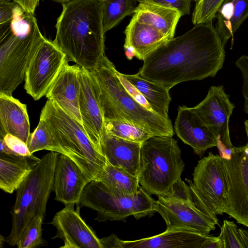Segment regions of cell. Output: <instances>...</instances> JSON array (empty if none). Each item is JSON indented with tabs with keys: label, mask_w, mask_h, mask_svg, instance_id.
Returning <instances> with one entry per match:
<instances>
[{
	"label": "cell",
	"mask_w": 248,
	"mask_h": 248,
	"mask_svg": "<svg viewBox=\"0 0 248 248\" xmlns=\"http://www.w3.org/2000/svg\"><path fill=\"white\" fill-rule=\"evenodd\" d=\"M40 118L47 125L59 153L74 161L91 181L97 180L107 158L91 141L82 124L49 100Z\"/></svg>",
	"instance_id": "cell-5"
},
{
	"label": "cell",
	"mask_w": 248,
	"mask_h": 248,
	"mask_svg": "<svg viewBox=\"0 0 248 248\" xmlns=\"http://www.w3.org/2000/svg\"><path fill=\"white\" fill-rule=\"evenodd\" d=\"M184 169L181 150L172 136H152L141 143L139 183L150 195L170 196Z\"/></svg>",
	"instance_id": "cell-6"
},
{
	"label": "cell",
	"mask_w": 248,
	"mask_h": 248,
	"mask_svg": "<svg viewBox=\"0 0 248 248\" xmlns=\"http://www.w3.org/2000/svg\"><path fill=\"white\" fill-rule=\"evenodd\" d=\"M17 4L14 0H0V25L11 21Z\"/></svg>",
	"instance_id": "cell-38"
},
{
	"label": "cell",
	"mask_w": 248,
	"mask_h": 248,
	"mask_svg": "<svg viewBox=\"0 0 248 248\" xmlns=\"http://www.w3.org/2000/svg\"><path fill=\"white\" fill-rule=\"evenodd\" d=\"M30 153L47 150L59 153L52 136L46 122L40 117L38 124L33 132L30 134L27 143Z\"/></svg>",
	"instance_id": "cell-31"
},
{
	"label": "cell",
	"mask_w": 248,
	"mask_h": 248,
	"mask_svg": "<svg viewBox=\"0 0 248 248\" xmlns=\"http://www.w3.org/2000/svg\"><path fill=\"white\" fill-rule=\"evenodd\" d=\"M117 71L106 55L90 71L98 84L105 121H126L144 128L155 136H173L170 120L161 117L137 101L123 86Z\"/></svg>",
	"instance_id": "cell-4"
},
{
	"label": "cell",
	"mask_w": 248,
	"mask_h": 248,
	"mask_svg": "<svg viewBox=\"0 0 248 248\" xmlns=\"http://www.w3.org/2000/svg\"><path fill=\"white\" fill-rule=\"evenodd\" d=\"M44 218L43 216L37 215L26 224L17 243L18 248H36L47 245L42 235Z\"/></svg>",
	"instance_id": "cell-30"
},
{
	"label": "cell",
	"mask_w": 248,
	"mask_h": 248,
	"mask_svg": "<svg viewBox=\"0 0 248 248\" xmlns=\"http://www.w3.org/2000/svg\"><path fill=\"white\" fill-rule=\"evenodd\" d=\"M141 143L106 133L101 151L111 165L138 176Z\"/></svg>",
	"instance_id": "cell-21"
},
{
	"label": "cell",
	"mask_w": 248,
	"mask_h": 248,
	"mask_svg": "<svg viewBox=\"0 0 248 248\" xmlns=\"http://www.w3.org/2000/svg\"><path fill=\"white\" fill-rule=\"evenodd\" d=\"M45 39L34 14L17 5L11 21L0 25V93L12 95Z\"/></svg>",
	"instance_id": "cell-3"
},
{
	"label": "cell",
	"mask_w": 248,
	"mask_h": 248,
	"mask_svg": "<svg viewBox=\"0 0 248 248\" xmlns=\"http://www.w3.org/2000/svg\"><path fill=\"white\" fill-rule=\"evenodd\" d=\"M158 198L155 211L162 217L168 229H183L209 235L219 225L218 221L206 215L196 206L191 195L183 198L172 195Z\"/></svg>",
	"instance_id": "cell-12"
},
{
	"label": "cell",
	"mask_w": 248,
	"mask_h": 248,
	"mask_svg": "<svg viewBox=\"0 0 248 248\" xmlns=\"http://www.w3.org/2000/svg\"><path fill=\"white\" fill-rule=\"evenodd\" d=\"M26 12L34 14L39 0H14Z\"/></svg>",
	"instance_id": "cell-40"
},
{
	"label": "cell",
	"mask_w": 248,
	"mask_h": 248,
	"mask_svg": "<svg viewBox=\"0 0 248 248\" xmlns=\"http://www.w3.org/2000/svg\"><path fill=\"white\" fill-rule=\"evenodd\" d=\"M245 132L247 137V144H248V126L247 127L245 130Z\"/></svg>",
	"instance_id": "cell-43"
},
{
	"label": "cell",
	"mask_w": 248,
	"mask_h": 248,
	"mask_svg": "<svg viewBox=\"0 0 248 248\" xmlns=\"http://www.w3.org/2000/svg\"><path fill=\"white\" fill-rule=\"evenodd\" d=\"M193 0H137L139 3L150 2L176 10L181 13L182 16L190 14L191 3Z\"/></svg>",
	"instance_id": "cell-36"
},
{
	"label": "cell",
	"mask_w": 248,
	"mask_h": 248,
	"mask_svg": "<svg viewBox=\"0 0 248 248\" xmlns=\"http://www.w3.org/2000/svg\"><path fill=\"white\" fill-rule=\"evenodd\" d=\"M208 235L183 229H168L138 240H120L122 248H201Z\"/></svg>",
	"instance_id": "cell-20"
},
{
	"label": "cell",
	"mask_w": 248,
	"mask_h": 248,
	"mask_svg": "<svg viewBox=\"0 0 248 248\" xmlns=\"http://www.w3.org/2000/svg\"><path fill=\"white\" fill-rule=\"evenodd\" d=\"M58 152L44 155L16 190L13 207L12 228L3 242L16 246L26 224L35 216L45 217L46 204L53 191L54 171Z\"/></svg>",
	"instance_id": "cell-7"
},
{
	"label": "cell",
	"mask_w": 248,
	"mask_h": 248,
	"mask_svg": "<svg viewBox=\"0 0 248 248\" xmlns=\"http://www.w3.org/2000/svg\"><path fill=\"white\" fill-rule=\"evenodd\" d=\"M234 108L222 85L211 86L205 98L193 108L217 139V147L223 158L231 155L233 146L230 136L229 121Z\"/></svg>",
	"instance_id": "cell-11"
},
{
	"label": "cell",
	"mask_w": 248,
	"mask_h": 248,
	"mask_svg": "<svg viewBox=\"0 0 248 248\" xmlns=\"http://www.w3.org/2000/svg\"><path fill=\"white\" fill-rule=\"evenodd\" d=\"M125 54L131 60L133 57L144 61L148 55L168 39L157 29L132 18L124 31Z\"/></svg>",
	"instance_id": "cell-19"
},
{
	"label": "cell",
	"mask_w": 248,
	"mask_h": 248,
	"mask_svg": "<svg viewBox=\"0 0 248 248\" xmlns=\"http://www.w3.org/2000/svg\"><path fill=\"white\" fill-rule=\"evenodd\" d=\"M188 182L192 200L206 215L218 221L217 216L225 213L229 181L224 158L212 152L198 161Z\"/></svg>",
	"instance_id": "cell-9"
},
{
	"label": "cell",
	"mask_w": 248,
	"mask_h": 248,
	"mask_svg": "<svg viewBox=\"0 0 248 248\" xmlns=\"http://www.w3.org/2000/svg\"><path fill=\"white\" fill-rule=\"evenodd\" d=\"M235 64L242 75L243 84L241 92L244 99L243 109L248 114V55L241 56Z\"/></svg>",
	"instance_id": "cell-34"
},
{
	"label": "cell",
	"mask_w": 248,
	"mask_h": 248,
	"mask_svg": "<svg viewBox=\"0 0 248 248\" xmlns=\"http://www.w3.org/2000/svg\"><path fill=\"white\" fill-rule=\"evenodd\" d=\"M224 0H196L192 16L195 25L213 22L217 13Z\"/></svg>",
	"instance_id": "cell-33"
},
{
	"label": "cell",
	"mask_w": 248,
	"mask_h": 248,
	"mask_svg": "<svg viewBox=\"0 0 248 248\" xmlns=\"http://www.w3.org/2000/svg\"><path fill=\"white\" fill-rule=\"evenodd\" d=\"M80 68L76 64L66 63L46 97L82 123L79 108Z\"/></svg>",
	"instance_id": "cell-18"
},
{
	"label": "cell",
	"mask_w": 248,
	"mask_h": 248,
	"mask_svg": "<svg viewBox=\"0 0 248 248\" xmlns=\"http://www.w3.org/2000/svg\"><path fill=\"white\" fill-rule=\"evenodd\" d=\"M74 206L65 205L54 216L50 224L57 232L52 239H62L64 244L61 248H103L100 239Z\"/></svg>",
	"instance_id": "cell-15"
},
{
	"label": "cell",
	"mask_w": 248,
	"mask_h": 248,
	"mask_svg": "<svg viewBox=\"0 0 248 248\" xmlns=\"http://www.w3.org/2000/svg\"><path fill=\"white\" fill-rule=\"evenodd\" d=\"M225 56L212 22L202 23L164 43L143 61L137 74L170 90L182 82L215 77Z\"/></svg>",
	"instance_id": "cell-1"
},
{
	"label": "cell",
	"mask_w": 248,
	"mask_h": 248,
	"mask_svg": "<svg viewBox=\"0 0 248 248\" xmlns=\"http://www.w3.org/2000/svg\"><path fill=\"white\" fill-rule=\"evenodd\" d=\"M41 160L33 154L28 156L0 154V188L12 194Z\"/></svg>",
	"instance_id": "cell-23"
},
{
	"label": "cell",
	"mask_w": 248,
	"mask_h": 248,
	"mask_svg": "<svg viewBox=\"0 0 248 248\" xmlns=\"http://www.w3.org/2000/svg\"><path fill=\"white\" fill-rule=\"evenodd\" d=\"M79 108L82 124L91 141L101 152L106 128L98 84L91 72L82 67L79 72Z\"/></svg>",
	"instance_id": "cell-14"
},
{
	"label": "cell",
	"mask_w": 248,
	"mask_h": 248,
	"mask_svg": "<svg viewBox=\"0 0 248 248\" xmlns=\"http://www.w3.org/2000/svg\"><path fill=\"white\" fill-rule=\"evenodd\" d=\"M52 0L53 1L62 4L68 3V2L75 0Z\"/></svg>",
	"instance_id": "cell-42"
},
{
	"label": "cell",
	"mask_w": 248,
	"mask_h": 248,
	"mask_svg": "<svg viewBox=\"0 0 248 248\" xmlns=\"http://www.w3.org/2000/svg\"><path fill=\"white\" fill-rule=\"evenodd\" d=\"M62 7L53 41L68 61L92 71L105 55L101 0H75Z\"/></svg>",
	"instance_id": "cell-2"
},
{
	"label": "cell",
	"mask_w": 248,
	"mask_h": 248,
	"mask_svg": "<svg viewBox=\"0 0 248 248\" xmlns=\"http://www.w3.org/2000/svg\"><path fill=\"white\" fill-rule=\"evenodd\" d=\"M138 2L137 0H101L105 33L116 26L125 16L133 15Z\"/></svg>",
	"instance_id": "cell-28"
},
{
	"label": "cell",
	"mask_w": 248,
	"mask_h": 248,
	"mask_svg": "<svg viewBox=\"0 0 248 248\" xmlns=\"http://www.w3.org/2000/svg\"><path fill=\"white\" fill-rule=\"evenodd\" d=\"M116 74L126 91L140 104L147 109L153 111L148 102L140 92L124 76V74L118 71Z\"/></svg>",
	"instance_id": "cell-37"
},
{
	"label": "cell",
	"mask_w": 248,
	"mask_h": 248,
	"mask_svg": "<svg viewBox=\"0 0 248 248\" xmlns=\"http://www.w3.org/2000/svg\"><path fill=\"white\" fill-rule=\"evenodd\" d=\"M0 137L11 134L27 143L31 133L26 104L0 93Z\"/></svg>",
	"instance_id": "cell-22"
},
{
	"label": "cell",
	"mask_w": 248,
	"mask_h": 248,
	"mask_svg": "<svg viewBox=\"0 0 248 248\" xmlns=\"http://www.w3.org/2000/svg\"><path fill=\"white\" fill-rule=\"evenodd\" d=\"M97 180L101 181L113 193L121 195H135L140 186L138 176L108 162Z\"/></svg>",
	"instance_id": "cell-27"
},
{
	"label": "cell",
	"mask_w": 248,
	"mask_h": 248,
	"mask_svg": "<svg viewBox=\"0 0 248 248\" xmlns=\"http://www.w3.org/2000/svg\"><path fill=\"white\" fill-rule=\"evenodd\" d=\"M90 181L74 161L58 153L53 178L55 200L64 205L78 204L85 186Z\"/></svg>",
	"instance_id": "cell-16"
},
{
	"label": "cell",
	"mask_w": 248,
	"mask_h": 248,
	"mask_svg": "<svg viewBox=\"0 0 248 248\" xmlns=\"http://www.w3.org/2000/svg\"><path fill=\"white\" fill-rule=\"evenodd\" d=\"M224 160L229 181L225 213L248 228V144L233 146L230 155Z\"/></svg>",
	"instance_id": "cell-13"
},
{
	"label": "cell",
	"mask_w": 248,
	"mask_h": 248,
	"mask_svg": "<svg viewBox=\"0 0 248 248\" xmlns=\"http://www.w3.org/2000/svg\"><path fill=\"white\" fill-rule=\"evenodd\" d=\"M68 60L54 41L46 38L28 64L24 89L34 100L46 96Z\"/></svg>",
	"instance_id": "cell-10"
},
{
	"label": "cell",
	"mask_w": 248,
	"mask_h": 248,
	"mask_svg": "<svg viewBox=\"0 0 248 248\" xmlns=\"http://www.w3.org/2000/svg\"><path fill=\"white\" fill-rule=\"evenodd\" d=\"M105 128L107 134L141 143L155 136L144 128L124 121L106 120Z\"/></svg>",
	"instance_id": "cell-29"
},
{
	"label": "cell",
	"mask_w": 248,
	"mask_h": 248,
	"mask_svg": "<svg viewBox=\"0 0 248 248\" xmlns=\"http://www.w3.org/2000/svg\"><path fill=\"white\" fill-rule=\"evenodd\" d=\"M178 11L150 2L139 3L132 18L152 26L168 40L174 37L176 26L181 17Z\"/></svg>",
	"instance_id": "cell-24"
},
{
	"label": "cell",
	"mask_w": 248,
	"mask_h": 248,
	"mask_svg": "<svg viewBox=\"0 0 248 248\" xmlns=\"http://www.w3.org/2000/svg\"><path fill=\"white\" fill-rule=\"evenodd\" d=\"M2 138L9 154L17 155L28 156L32 155L29 150L27 144L18 138L11 134H6Z\"/></svg>",
	"instance_id": "cell-35"
},
{
	"label": "cell",
	"mask_w": 248,
	"mask_h": 248,
	"mask_svg": "<svg viewBox=\"0 0 248 248\" xmlns=\"http://www.w3.org/2000/svg\"><path fill=\"white\" fill-rule=\"evenodd\" d=\"M218 237L222 248H245L243 229L238 228L232 221L223 220Z\"/></svg>",
	"instance_id": "cell-32"
},
{
	"label": "cell",
	"mask_w": 248,
	"mask_h": 248,
	"mask_svg": "<svg viewBox=\"0 0 248 248\" xmlns=\"http://www.w3.org/2000/svg\"><path fill=\"white\" fill-rule=\"evenodd\" d=\"M124 76L140 92L154 112L164 118L170 119L168 115L169 107L171 101L170 90L160 84L143 78L137 74H124Z\"/></svg>",
	"instance_id": "cell-26"
},
{
	"label": "cell",
	"mask_w": 248,
	"mask_h": 248,
	"mask_svg": "<svg viewBox=\"0 0 248 248\" xmlns=\"http://www.w3.org/2000/svg\"><path fill=\"white\" fill-rule=\"evenodd\" d=\"M174 130L179 138L197 155H202L208 149L217 146V139L193 108L179 107Z\"/></svg>",
	"instance_id": "cell-17"
},
{
	"label": "cell",
	"mask_w": 248,
	"mask_h": 248,
	"mask_svg": "<svg viewBox=\"0 0 248 248\" xmlns=\"http://www.w3.org/2000/svg\"><path fill=\"white\" fill-rule=\"evenodd\" d=\"M201 248H222V246L218 236L215 237L208 235Z\"/></svg>",
	"instance_id": "cell-41"
},
{
	"label": "cell",
	"mask_w": 248,
	"mask_h": 248,
	"mask_svg": "<svg viewBox=\"0 0 248 248\" xmlns=\"http://www.w3.org/2000/svg\"><path fill=\"white\" fill-rule=\"evenodd\" d=\"M216 17V30L223 44L225 46L234 33L248 17V0H224Z\"/></svg>",
	"instance_id": "cell-25"
},
{
	"label": "cell",
	"mask_w": 248,
	"mask_h": 248,
	"mask_svg": "<svg viewBox=\"0 0 248 248\" xmlns=\"http://www.w3.org/2000/svg\"><path fill=\"white\" fill-rule=\"evenodd\" d=\"M156 201L140 186L133 196L115 194L98 180H92L85 187L78 204L97 213L99 222L125 220L133 216L136 219L152 216Z\"/></svg>",
	"instance_id": "cell-8"
},
{
	"label": "cell",
	"mask_w": 248,
	"mask_h": 248,
	"mask_svg": "<svg viewBox=\"0 0 248 248\" xmlns=\"http://www.w3.org/2000/svg\"><path fill=\"white\" fill-rule=\"evenodd\" d=\"M100 240L103 248H122L121 239L114 234L103 237Z\"/></svg>",
	"instance_id": "cell-39"
}]
</instances>
